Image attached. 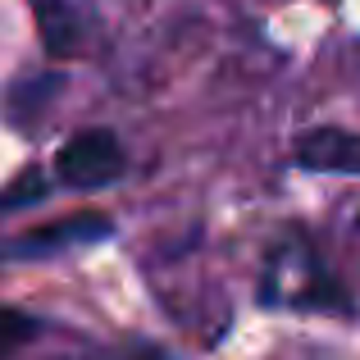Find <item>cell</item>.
<instances>
[{
    "label": "cell",
    "mask_w": 360,
    "mask_h": 360,
    "mask_svg": "<svg viewBox=\"0 0 360 360\" xmlns=\"http://www.w3.org/2000/svg\"><path fill=\"white\" fill-rule=\"evenodd\" d=\"M297 165L315 174H356L360 178V137L342 128H310L297 137Z\"/></svg>",
    "instance_id": "3957f363"
},
{
    "label": "cell",
    "mask_w": 360,
    "mask_h": 360,
    "mask_svg": "<svg viewBox=\"0 0 360 360\" xmlns=\"http://www.w3.org/2000/svg\"><path fill=\"white\" fill-rule=\"evenodd\" d=\"M55 178L73 192H96L123 178V146L110 128H82L55 150Z\"/></svg>",
    "instance_id": "6da1fadb"
},
{
    "label": "cell",
    "mask_w": 360,
    "mask_h": 360,
    "mask_svg": "<svg viewBox=\"0 0 360 360\" xmlns=\"http://www.w3.org/2000/svg\"><path fill=\"white\" fill-rule=\"evenodd\" d=\"M37 328H41V324H37L32 315L0 306V360H5L9 352H18V347H23L27 338H37Z\"/></svg>",
    "instance_id": "8992f818"
},
{
    "label": "cell",
    "mask_w": 360,
    "mask_h": 360,
    "mask_svg": "<svg viewBox=\"0 0 360 360\" xmlns=\"http://www.w3.org/2000/svg\"><path fill=\"white\" fill-rule=\"evenodd\" d=\"M60 91V73H41V78H27L9 91V119L14 123H37L51 105V96Z\"/></svg>",
    "instance_id": "5b68a950"
},
{
    "label": "cell",
    "mask_w": 360,
    "mask_h": 360,
    "mask_svg": "<svg viewBox=\"0 0 360 360\" xmlns=\"http://www.w3.org/2000/svg\"><path fill=\"white\" fill-rule=\"evenodd\" d=\"M32 14H37L41 46L51 55H73V51H78L82 27H78V14H73L64 0H32Z\"/></svg>",
    "instance_id": "277c9868"
},
{
    "label": "cell",
    "mask_w": 360,
    "mask_h": 360,
    "mask_svg": "<svg viewBox=\"0 0 360 360\" xmlns=\"http://www.w3.org/2000/svg\"><path fill=\"white\" fill-rule=\"evenodd\" d=\"M115 224L96 210H78V214H64V219H51L41 229H27L23 238H14L9 255L18 260H46V255H64V251H78V246H96L101 238H110Z\"/></svg>",
    "instance_id": "7a4b0ae2"
}]
</instances>
